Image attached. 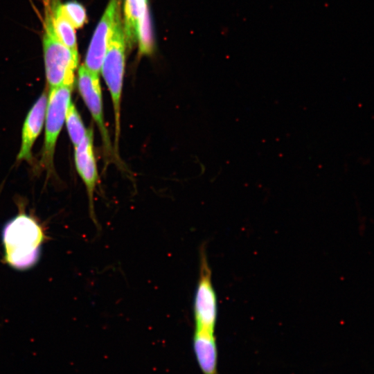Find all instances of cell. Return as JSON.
<instances>
[{"label": "cell", "mask_w": 374, "mask_h": 374, "mask_svg": "<svg viewBox=\"0 0 374 374\" xmlns=\"http://www.w3.org/2000/svg\"><path fill=\"white\" fill-rule=\"evenodd\" d=\"M93 141V129H89L86 136L75 146L74 159L76 170L87 189L91 218L99 228L93 208V194L98 176Z\"/></svg>", "instance_id": "obj_8"}, {"label": "cell", "mask_w": 374, "mask_h": 374, "mask_svg": "<svg viewBox=\"0 0 374 374\" xmlns=\"http://www.w3.org/2000/svg\"><path fill=\"white\" fill-rule=\"evenodd\" d=\"M193 314L195 330L215 332L217 314V296L204 247L200 249L199 253V277L194 296Z\"/></svg>", "instance_id": "obj_4"}, {"label": "cell", "mask_w": 374, "mask_h": 374, "mask_svg": "<svg viewBox=\"0 0 374 374\" xmlns=\"http://www.w3.org/2000/svg\"><path fill=\"white\" fill-rule=\"evenodd\" d=\"M43 52L45 73L49 88H73L78 64V52L65 46L56 36L52 24L50 0H44Z\"/></svg>", "instance_id": "obj_2"}, {"label": "cell", "mask_w": 374, "mask_h": 374, "mask_svg": "<svg viewBox=\"0 0 374 374\" xmlns=\"http://www.w3.org/2000/svg\"><path fill=\"white\" fill-rule=\"evenodd\" d=\"M46 239L39 222L33 216L19 213L3 226V260L10 267L24 271L39 261Z\"/></svg>", "instance_id": "obj_1"}, {"label": "cell", "mask_w": 374, "mask_h": 374, "mask_svg": "<svg viewBox=\"0 0 374 374\" xmlns=\"http://www.w3.org/2000/svg\"><path fill=\"white\" fill-rule=\"evenodd\" d=\"M78 88L93 120L98 127L105 151L108 154L113 152L109 132L105 123L99 74L89 71L84 65L80 66L78 72Z\"/></svg>", "instance_id": "obj_6"}, {"label": "cell", "mask_w": 374, "mask_h": 374, "mask_svg": "<svg viewBox=\"0 0 374 374\" xmlns=\"http://www.w3.org/2000/svg\"><path fill=\"white\" fill-rule=\"evenodd\" d=\"M193 351L203 374L217 373V348L214 333L195 330Z\"/></svg>", "instance_id": "obj_10"}, {"label": "cell", "mask_w": 374, "mask_h": 374, "mask_svg": "<svg viewBox=\"0 0 374 374\" xmlns=\"http://www.w3.org/2000/svg\"><path fill=\"white\" fill-rule=\"evenodd\" d=\"M48 94L44 91L28 112L21 131V147L17 155L18 161H30L32 158V148L42 130Z\"/></svg>", "instance_id": "obj_9"}, {"label": "cell", "mask_w": 374, "mask_h": 374, "mask_svg": "<svg viewBox=\"0 0 374 374\" xmlns=\"http://www.w3.org/2000/svg\"><path fill=\"white\" fill-rule=\"evenodd\" d=\"M125 38L121 14L117 17L102 64L103 77L112 98L114 118L115 155L118 154L121 134V105L125 71Z\"/></svg>", "instance_id": "obj_3"}, {"label": "cell", "mask_w": 374, "mask_h": 374, "mask_svg": "<svg viewBox=\"0 0 374 374\" xmlns=\"http://www.w3.org/2000/svg\"><path fill=\"white\" fill-rule=\"evenodd\" d=\"M65 121L70 139L75 147L86 136L88 130H86L75 105L71 102L66 109Z\"/></svg>", "instance_id": "obj_13"}, {"label": "cell", "mask_w": 374, "mask_h": 374, "mask_svg": "<svg viewBox=\"0 0 374 374\" xmlns=\"http://www.w3.org/2000/svg\"><path fill=\"white\" fill-rule=\"evenodd\" d=\"M147 12V0H125L123 30L129 47L137 42L139 24Z\"/></svg>", "instance_id": "obj_11"}, {"label": "cell", "mask_w": 374, "mask_h": 374, "mask_svg": "<svg viewBox=\"0 0 374 374\" xmlns=\"http://www.w3.org/2000/svg\"><path fill=\"white\" fill-rule=\"evenodd\" d=\"M69 87L51 88L45 114V134L42 152V165L47 170L53 166L55 148L62 128L67 107L71 103V91Z\"/></svg>", "instance_id": "obj_5"}, {"label": "cell", "mask_w": 374, "mask_h": 374, "mask_svg": "<svg viewBox=\"0 0 374 374\" xmlns=\"http://www.w3.org/2000/svg\"><path fill=\"white\" fill-rule=\"evenodd\" d=\"M61 4L57 0H53L51 3L52 24L55 33L65 46L74 52H78L75 28L63 13Z\"/></svg>", "instance_id": "obj_12"}, {"label": "cell", "mask_w": 374, "mask_h": 374, "mask_svg": "<svg viewBox=\"0 0 374 374\" xmlns=\"http://www.w3.org/2000/svg\"><path fill=\"white\" fill-rule=\"evenodd\" d=\"M120 13V0H110L99 21L87 49L84 66L99 74L112 34L116 19Z\"/></svg>", "instance_id": "obj_7"}, {"label": "cell", "mask_w": 374, "mask_h": 374, "mask_svg": "<svg viewBox=\"0 0 374 374\" xmlns=\"http://www.w3.org/2000/svg\"><path fill=\"white\" fill-rule=\"evenodd\" d=\"M63 13L75 28H81L87 21L84 7L75 1L61 4Z\"/></svg>", "instance_id": "obj_14"}]
</instances>
